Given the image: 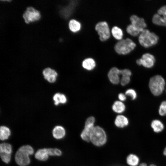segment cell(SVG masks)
I'll return each mask as SVG.
<instances>
[{
  "instance_id": "6da1fadb",
  "label": "cell",
  "mask_w": 166,
  "mask_h": 166,
  "mask_svg": "<svg viewBox=\"0 0 166 166\" xmlns=\"http://www.w3.org/2000/svg\"><path fill=\"white\" fill-rule=\"evenodd\" d=\"M34 152L33 148L30 145H24L19 148L16 152L15 159L17 164L20 166H26L30 163L29 156Z\"/></svg>"
},
{
  "instance_id": "7a4b0ae2",
  "label": "cell",
  "mask_w": 166,
  "mask_h": 166,
  "mask_svg": "<svg viewBox=\"0 0 166 166\" xmlns=\"http://www.w3.org/2000/svg\"><path fill=\"white\" fill-rule=\"evenodd\" d=\"M158 40L159 37L156 34L146 29H144L140 33L138 37L139 43L145 48L156 45Z\"/></svg>"
},
{
  "instance_id": "3957f363",
  "label": "cell",
  "mask_w": 166,
  "mask_h": 166,
  "mask_svg": "<svg viewBox=\"0 0 166 166\" xmlns=\"http://www.w3.org/2000/svg\"><path fill=\"white\" fill-rule=\"evenodd\" d=\"M107 136L104 130L101 127L97 126L94 127L91 135L90 142L94 145L101 147L106 143Z\"/></svg>"
},
{
  "instance_id": "277c9868",
  "label": "cell",
  "mask_w": 166,
  "mask_h": 166,
  "mask_svg": "<svg viewBox=\"0 0 166 166\" xmlns=\"http://www.w3.org/2000/svg\"><path fill=\"white\" fill-rule=\"evenodd\" d=\"M136 44L131 39L127 38L119 40L114 46L116 52L119 54L125 55L132 51Z\"/></svg>"
},
{
  "instance_id": "5b68a950",
  "label": "cell",
  "mask_w": 166,
  "mask_h": 166,
  "mask_svg": "<svg viewBox=\"0 0 166 166\" xmlns=\"http://www.w3.org/2000/svg\"><path fill=\"white\" fill-rule=\"evenodd\" d=\"M165 84V80L162 77L156 75L150 79L149 87L152 93L155 96H158L163 91Z\"/></svg>"
},
{
  "instance_id": "8992f818",
  "label": "cell",
  "mask_w": 166,
  "mask_h": 166,
  "mask_svg": "<svg viewBox=\"0 0 166 166\" xmlns=\"http://www.w3.org/2000/svg\"><path fill=\"white\" fill-rule=\"evenodd\" d=\"M95 29L99 35V39L101 41H105L110 38V29L108 24L106 21L98 22L96 25Z\"/></svg>"
},
{
  "instance_id": "52a82bcc",
  "label": "cell",
  "mask_w": 166,
  "mask_h": 166,
  "mask_svg": "<svg viewBox=\"0 0 166 166\" xmlns=\"http://www.w3.org/2000/svg\"><path fill=\"white\" fill-rule=\"evenodd\" d=\"M152 22L155 24L166 26V5L158 10L157 13L153 16Z\"/></svg>"
},
{
  "instance_id": "ba28073f",
  "label": "cell",
  "mask_w": 166,
  "mask_h": 166,
  "mask_svg": "<svg viewBox=\"0 0 166 166\" xmlns=\"http://www.w3.org/2000/svg\"><path fill=\"white\" fill-rule=\"evenodd\" d=\"M23 17L26 23H28L30 22L39 20L41 16L39 11L32 7H30L27 8Z\"/></svg>"
},
{
  "instance_id": "9c48e42d",
  "label": "cell",
  "mask_w": 166,
  "mask_h": 166,
  "mask_svg": "<svg viewBox=\"0 0 166 166\" xmlns=\"http://www.w3.org/2000/svg\"><path fill=\"white\" fill-rule=\"evenodd\" d=\"M155 59L154 57L149 53H145L143 55L141 58L138 59L136 63L139 65H142L147 68L152 67L154 65Z\"/></svg>"
},
{
  "instance_id": "30bf717a",
  "label": "cell",
  "mask_w": 166,
  "mask_h": 166,
  "mask_svg": "<svg viewBox=\"0 0 166 166\" xmlns=\"http://www.w3.org/2000/svg\"><path fill=\"white\" fill-rule=\"evenodd\" d=\"M131 24L135 27L141 32L145 29L147 25L144 19L142 18H140L135 15H132L130 18Z\"/></svg>"
},
{
  "instance_id": "8fae6325",
  "label": "cell",
  "mask_w": 166,
  "mask_h": 166,
  "mask_svg": "<svg viewBox=\"0 0 166 166\" xmlns=\"http://www.w3.org/2000/svg\"><path fill=\"white\" fill-rule=\"evenodd\" d=\"M94 127V124H85L84 129L80 135L81 138L83 140L87 142L90 141L91 133Z\"/></svg>"
},
{
  "instance_id": "7c38bea8",
  "label": "cell",
  "mask_w": 166,
  "mask_h": 166,
  "mask_svg": "<svg viewBox=\"0 0 166 166\" xmlns=\"http://www.w3.org/2000/svg\"><path fill=\"white\" fill-rule=\"evenodd\" d=\"M120 70L116 67L111 68L108 73V77L110 82L114 84H117L120 81L119 76Z\"/></svg>"
},
{
  "instance_id": "4fadbf2b",
  "label": "cell",
  "mask_w": 166,
  "mask_h": 166,
  "mask_svg": "<svg viewBox=\"0 0 166 166\" xmlns=\"http://www.w3.org/2000/svg\"><path fill=\"white\" fill-rule=\"evenodd\" d=\"M43 74L44 78L50 83H53L56 80L57 76V72L54 70L48 68L44 70Z\"/></svg>"
},
{
  "instance_id": "5bb4252c",
  "label": "cell",
  "mask_w": 166,
  "mask_h": 166,
  "mask_svg": "<svg viewBox=\"0 0 166 166\" xmlns=\"http://www.w3.org/2000/svg\"><path fill=\"white\" fill-rule=\"evenodd\" d=\"M114 124L118 128H124L128 125L129 121L125 116L121 115H118L115 118Z\"/></svg>"
},
{
  "instance_id": "9a60e30c",
  "label": "cell",
  "mask_w": 166,
  "mask_h": 166,
  "mask_svg": "<svg viewBox=\"0 0 166 166\" xmlns=\"http://www.w3.org/2000/svg\"><path fill=\"white\" fill-rule=\"evenodd\" d=\"M150 125L153 131L156 133L161 132L164 128V125L163 123L158 119L152 120L151 123Z\"/></svg>"
},
{
  "instance_id": "2e32d148",
  "label": "cell",
  "mask_w": 166,
  "mask_h": 166,
  "mask_svg": "<svg viewBox=\"0 0 166 166\" xmlns=\"http://www.w3.org/2000/svg\"><path fill=\"white\" fill-rule=\"evenodd\" d=\"M126 163L129 166H138L140 164V159L136 155L130 153L126 157Z\"/></svg>"
},
{
  "instance_id": "e0dca14e",
  "label": "cell",
  "mask_w": 166,
  "mask_h": 166,
  "mask_svg": "<svg viewBox=\"0 0 166 166\" xmlns=\"http://www.w3.org/2000/svg\"><path fill=\"white\" fill-rule=\"evenodd\" d=\"M48 148H43L38 150L35 154V158L38 160L45 161L49 156Z\"/></svg>"
},
{
  "instance_id": "ac0fdd59",
  "label": "cell",
  "mask_w": 166,
  "mask_h": 166,
  "mask_svg": "<svg viewBox=\"0 0 166 166\" xmlns=\"http://www.w3.org/2000/svg\"><path fill=\"white\" fill-rule=\"evenodd\" d=\"M53 137L57 139L63 138L65 135V128L61 126H57L53 129L52 131Z\"/></svg>"
},
{
  "instance_id": "d6986e66",
  "label": "cell",
  "mask_w": 166,
  "mask_h": 166,
  "mask_svg": "<svg viewBox=\"0 0 166 166\" xmlns=\"http://www.w3.org/2000/svg\"><path fill=\"white\" fill-rule=\"evenodd\" d=\"M82 65L83 67L86 70H91L95 67L96 63L93 58H87L83 61Z\"/></svg>"
},
{
  "instance_id": "ffe728a7",
  "label": "cell",
  "mask_w": 166,
  "mask_h": 166,
  "mask_svg": "<svg viewBox=\"0 0 166 166\" xmlns=\"http://www.w3.org/2000/svg\"><path fill=\"white\" fill-rule=\"evenodd\" d=\"M112 109L115 112L121 113L125 111V106L122 101H117L114 103L112 106Z\"/></svg>"
},
{
  "instance_id": "44dd1931",
  "label": "cell",
  "mask_w": 166,
  "mask_h": 166,
  "mask_svg": "<svg viewBox=\"0 0 166 166\" xmlns=\"http://www.w3.org/2000/svg\"><path fill=\"white\" fill-rule=\"evenodd\" d=\"M111 32L113 36L115 39L119 40L122 39L123 33L120 28L116 26H114L112 28Z\"/></svg>"
},
{
  "instance_id": "7402d4cb",
  "label": "cell",
  "mask_w": 166,
  "mask_h": 166,
  "mask_svg": "<svg viewBox=\"0 0 166 166\" xmlns=\"http://www.w3.org/2000/svg\"><path fill=\"white\" fill-rule=\"evenodd\" d=\"M10 135L9 128L5 126H1L0 128V139L1 140L7 139Z\"/></svg>"
},
{
  "instance_id": "603a6c76",
  "label": "cell",
  "mask_w": 166,
  "mask_h": 166,
  "mask_svg": "<svg viewBox=\"0 0 166 166\" xmlns=\"http://www.w3.org/2000/svg\"><path fill=\"white\" fill-rule=\"evenodd\" d=\"M69 29L73 32L79 31L81 26L80 22L74 19H71L69 21Z\"/></svg>"
},
{
  "instance_id": "cb8c5ba5",
  "label": "cell",
  "mask_w": 166,
  "mask_h": 166,
  "mask_svg": "<svg viewBox=\"0 0 166 166\" xmlns=\"http://www.w3.org/2000/svg\"><path fill=\"white\" fill-rule=\"evenodd\" d=\"M0 152L11 154L12 152L11 145L6 143H1L0 144Z\"/></svg>"
},
{
  "instance_id": "d4e9b609",
  "label": "cell",
  "mask_w": 166,
  "mask_h": 166,
  "mask_svg": "<svg viewBox=\"0 0 166 166\" xmlns=\"http://www.w3.org/2000/svg\"><path fill=\"white\" fill-rule=\"evenodd\" d=\"M126 29L128 34L133 36H137L141 32L140 30L135 27L131 24L127 26Z\"/></svg>"
},
{
  "instance_id": "484cf974",
  "label": "cell",
  "mask_w": 166,
  "mask_h": 166,
  "mask_svg": "<svg viewBox=\"0 0 166 166\" xmlns=\"http://www.w3.org/2000/svg\"><path fill=\"white\" fill-rule=\"evenodd\" d=\"M49 155L51 156H59L62 155V152L61 150L57 148H48Z\"/></svg>"
},
{
  "instance_id": "4316f807",
  "label": "cell",
  "mask_w": 166,
  "mask_h": 166,
  "mask_svg": "<svg viewBox=\"0 0 166 166\" xmlns=\"http://www.w3.org/2000/svg\"><path fill=\"white\" fill-rule=\"evenodd\" d=\"M0 156L2 160L5 163L8 164L10 162L11 154L0 152Z\"/></svg>"
},
{
  "instance_id": "83f0119b",
  "label": "cell",
  "mask_w": 166,
  "mask_h": 166,
  "mask_svg": "<svg viewBox=\"0 0 166 166\" xmlns=\"http://www.w3.org/2000/svg\"><path fill=\"white\" fill-rule=\"evenodd\" d=\"M159 113L161 116L166 115V101L161 102L159 108Z\"/></svg>"
},
{
  "instance_id": "f1b7e54d",
  "label": "cell",
  "mask_w": 166,
  "mask_h": 166,
  "mask_svg": "<svg viewBox=\"0 0 166 166\" xmlns=\"http://www.w3.org/2000/svg\"><path fill=\"white\" fill-rule=\"evenodd\" d=\"M125 94L130 96L132 100L135 99L137 96L136 91L132 89H127L125 92Z\"/></svg>"
},
{
  "instance_id": "f546056e",
  "label": "cell",
  "mask_w": 166,
  "mask_h": 166,
  "mask_svg": "<svg viewBox=\"0 0 166 166\" xmlns=\"http://www.w3.org/2000/svg\"><path fill=\"white\" fill-rule=\"evenodd\" d=\"M130 81V77L122 76L120 80V82L122 86H124L128 84Z\"/></svg>"
},
{
  "instance_id": "4dcf8cb0",
  "label": "cell",
  "mask_w": 166,
  "mask_h": 166,
  "mask_svg": "<svg viewBox=\"0 0 166 166\" xmlns=\"http://www.w3.org/2000/svg\"><path fill=\"white\" fill-rule=\"evenodd\" d=\"M131 74V71L128 69H124L120 70V75L122 76L130 77Z\"/></svg>"
},
{
  "instance_id": "1f68e13d",
  "label": "cell",
  "mask_w": 166,
  "mask_h": 166,
  "mask_svg": "<svg viewBox=\"0 0 166 166\" xmlns=\"http://www.w3.org/2000/svg\"><path fill=\"white\" fill-rule=\"evenodd\" d=\"M61 94L57 93L55 94L53 97V99L55 101L54 104L56 105H57L60 103V96Z\"/></svg>"
},
{
  "instance_id": "d6a6232c",
  "label": "cell",
  "mask_w": 166,
  "mask_h": 166,
  "mask_svg": "<svg viewBox=\"0 0 166 166\" xmlns=\"http://www.w3.org/2000/svg\"><path fill=\"white\" fill-rule=\"evenodd\" d=\"M95 121V118L93 116L89 117L86 120L85 124H94Z\"/></svg>"
},
{
  "instance_id": "836d02e7",
  "label": "cell",
  "mask_w": 166,
  "mask_h": 166,
  "mask_svg": "<svg viewBox=\"0 0 166 166\" xmlns=\"http://www.w3.org/2000/svg\"><path fill=\"white\" fill-rule=\"evenodd\" d=\"M118 98L120 101H123L126 100V97L125 95L123 93H120L118 95Z\"/></svg>"
},
{
  "instance_id": "e575fe53",
  "label": "cell",
  "mask_w": 166,
  "mask_h": 166,
  "mask_svg": "<svg viewBox=\"0 0 166 166\" xmlns=\"http://www.w3.org/2000/svg\"><path fill=\"white\" fill-rule=\"evenodd\" d=\"M67 101V99L65 96L62 94H61L60 97V103L65 104Z\"/></svg>"
},
{
  "instance_id": "d590c367",
  "label": "cell",
  "mask_w": 166,
  "mask_h": 166,
  "mask_svg": "<svg viewBox=\"0 0 166 166\" xmlns=\"http://www.w3.org/2000/svg\"><path fill=\"white\" fill-rule=\"evenodd\" d=\"M138 166H157L156 164H149L148 166L146 163H140Z\"/></svg>"
},
{
  "instance_id": "8d00e7d4",
  "label": "cell",
  "mask_w": 166,
  "mask_h": 166,
  "mask_svg": "<svg viewBox=\"0 0 166 166\" xmlns=\"http://www.w3.org/2000/svg\"><path fill=\"white\" fill-rule=\"evenodd\" d=\"M163 154L164 156H166V147L163 151Z\"/></svg>"
}]
</instances>
